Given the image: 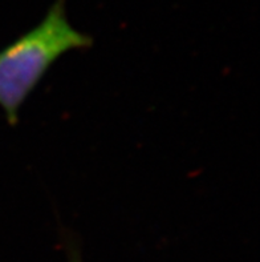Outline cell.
<instances>
[{
    "mask_svg": "<svg viewBox=\"0 0 260 262\" xmlns=\"http://www.w3.org/2000/svg\"><path fill=\"white\" fill-rule=\"evenodd\" d=\"M92 46L93 37L69 23L65 0H56L36 27L0 50V108L7 123L19 124L20 108L60 57Z\"/></svg>",
    "mask_w": 260,
    "mask_h": 262,
    "instance_id": "1",
    "label": "cell"
},
{
    "mask_svg": "<svg viewBox=\"0 0 260 262\" xmlns=\"http://www.w3.org/2000/svg\"><path fill=\"white\" fill-rule=\"evenodd\" d=\"M70 262H81L80 261L79 254H77L75 250H72V252H70Z\"/></svg>",
    "mask_w": 260,
    "mask_h": 262,
    "instance_id": "2",
    "label": "cell"
}]
</instances>
